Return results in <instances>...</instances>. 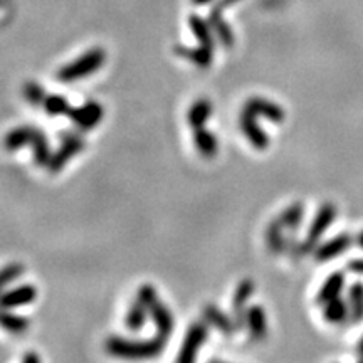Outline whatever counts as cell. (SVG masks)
Wrapping results in <instances>:
<instances>
[{"instance_id":"6da1fadb","label":"cell","mask_w":363,"mask_h":363,"mask_svg":"<svg viewBox=\"0 0 363 363\" xmlns=\"http://www.w3.org/2000/svg\"><path fill=\"white\" fill-rule=\"evenodd\" d=\"M165 341L167 338H163L162 335L145 341H131L119 337H111L106 341V350L115 357L126 358V360H143V358H153L160 355L165 348Z\"/></svg>"},{"instance_id":"7a4b0ae2","label":"cell","mask_w":363,"mask_h":363,"mask_svg":"<svg viewBox=\"0 0 363 363\" xmlns=\"http://www.w3.org/2000/svg\"><path fill=\"white\" fill-rule=\"evenodd\" d=\"M105 59L106 54L103 49H99V47L90 49L87 53L83 54L81 58H78L76 61L71 62V65L61 67V69L58 71L59 81L74 83L78 81V79L96 73L99 67L105 65Z\"/></svg>"},{"instance_id":"3957f363","label":"cell","mask_w":363,"mask_h":363,"mask_svg":"<svg viewBox=\"0 0 363 363\" xmlns=\"http://www.w3.org/2000/svg\"><path fill=\"white\" fill-rule=\"evenodd\" d=\"M86 142L81 135L76 133H62V145L59 146V150L53 153L49 163H47V170L51 174H58L59 170H62L67 165V162L71 158L76 157L79 151L85 150Z\"/></svg>"},{"instance_id":"277c9868","label":"cell","mask_w":363,"mask_h":363,"mask_svg":"<svg viewBox=\"0 0 363 363\" xmlns=\"http://www.w3.org/2000/svg\"><path fill=\"white\" fill-rule=\"evenodd\" d=\"M335 217H337V209H335L333 203H325L320 210H318L316 217L311 222L308 235H306V241L303 242L301 253L313 249L318 244V241L321 239V235L328 230V227L333 224Z\"/></svg>"},{"instance_id":"5b68a950","label":"cell","mask_w":363,"mask_h":363,"mask_svg":"<svg viewBox=\"0 0 363 363\" xmlns=\"http://www.w3.org/2000/svg\"><path fill=\"white\" fill-rule=\"evenodd\" d=\"M209 338V330L203 323H194L189 330H187L185 340L182 343L180 353H178V363H192L197 358L199 350L203 343Z\"/></svg>"},{"instance_id":"8992f818","label":"cell","mask_w":363,"mask_h":363,"mask_svg":"<svg viewBox=\"0 0 363 363\" xmlns=\"http://www.w3.org/2000/svg\"><path fill=\"white\" fill-rule=\"evenodd\" d=\"M103 115H105V111L98 101H87L83 106L71 108L69 111V118L73 119L74 125L85 131L98 126L103 119Z\"/></svg>"},{"instance_id":"52a82bcc","label":"cell","mask_w":363,"mask_h":363,"mask_svg":"<svg viewBox=\"0 0 363 363\" xmlns=\"http://www.w3.org/2000/svg\"><path fill=\"white\" fill-rule=\"evenodd\" d=\"M37 298V289L33 285H21L17 288L6 289L0 293V308L14 310L21 306L31 305Z\"/></svg>"},{"instance_id":"ba28073f","label":"cell","mask_w":363,"mask_h":363,"mask_svg":"<svg viewBox=\"0 0 363 363\" xmlns=\"http://www.w3.org/2000/svg\"><path fill=\"white\" fill-rule=\"evenodd\" d=\"M246 113L254 115V117H264L273 123H282L286 118L285 110L276 103L269 101L264 98H251L244 106Z\"/></svg>"},{"instance_id":"9c48e42d","label":"cell","mask_w":363,"mask_h":363,"mask_svg":"<svg viewBox=\"0 0 363 363\" xmlns=\"http://www.w3.org/2000/svg\"><path fill=\"white\" fill-rule=\"evenodd\" d=\"M241 130L247 138V142L254 146L256 150H266L269 146L271 140L266 135V131L261 128V125L258 123V117L251 113H242L241 117Z\"/></svg>"},{"instance_id":"30bf717a","label":"cell","mask_w":363,"mask_h":363,"mask_svg":"<svg viewBox=\"0 0 363 363\" xmlns=\"http://www.w3.org/2000/svg\"><path fill=\"white\" fill-rule=\"evenodd\" d=\"M254 289H256V286H254V282L251 281V279H242V281L239 282L237 289H235L233 298V310H234V321L235 325H237V328H241V326L246 323V313H247L246 305L251 299V296H253Z\"/></svg>"},{"instance_id":"8fae6325","label":"cell","mask_w":363,"mask_h":363,"mask_svg":"<svg viewBox=\"0 0 363 363\" xmlns=\"http://www.w3.org/2000/svg\"><path fill=\"white\" fill-rule=\"evenodd\" d=\"M352 242H353L352 235L348 234L337 235V237L330 239V241L323 242V244L318 246L316 251H314V258H316L318 261H330V259H335L337 256H340L341 253H345V251L352 246Z\"/></svg>"},{"instance_id":"7c38bea8","label":"cell","mask_w":363,"mask_h":363,"mask_svg":"<svg viewBox=\"0 0 363 363\" xmlns=\"http://www.w3.org/2000/svg\"><path fill=\"white\" fill-rule=\"evenodd\" d=\"M39 131L41 130L34 128V126H19V128L10 130L3 137V149L7 151H15L24 149L26 145H33Z\"/></svg>"},{"instance_id":"4fadbf2b","label":"cell","mask_w":363,"mask_h":363,"mask_svg":"<svg viewBox=\"0 0 363 363\" xmlns=\"http://www.w3.org/2000/svg\"><path fill=\"white\" fill-rule=\"evenodd\" d=\"M246 325L254 341H262L267 337V320L262 306H251L246 313Z\"/></svg>"},{"instance_id":"5bb4252c","label":"cell","mask_w":363,"mask_h":363,"mask_svg":"<svg viewBox=\"0 0 363 363\" xmlns=\"http://www.w3.org/2000/svg\"><path fill=\"white\" fill-rule=\"evenodd\" d=\"M175 54H177L178 58H183L187 59V61L194 62V65L199 67H209L214 61V49L203 47L201 44H199V47H175Z\"/></svg>"},{"instance_id":"9a60e30c","label":"cell","mask_w":363,"mask_h":363,"mask_svg":"<svg viewBox=\"0 0 363 363\" xmlns=\"http://www.w3.org/2000/svg\"><path fill=\"white\" fill-rule=\"evenodd\" d=\"M203 318L209 325H212L219 331H222L224 335H233L237 330L234 318H229V314H226L224 311L214 305H207L203 308Z\"/></svg>"},{"instance_id":"2e32d148","label":"cell","mask_w":363,"mask_h":363,"mask_svg":"<svg viewBox=\"0 0 363 363\" xmlns=\"http://www.w3.org/2000/svg\"><path fill=\"white\" fill-rule=\"evenodd\" d=\"M150 316L153 320L155 326H157L158 335H162L163 338H169L174 331V316H171L170 310L160 301L153 303L150 308Z\"/></svg>"},{"instance_id":"e0dca14e","label":"cell","mask_w":363,"mask_h":363,"mask_svg":"<svg viewBox=\"0 0 363 363\" xmlns=\"http://www.w3.org/2000/svg\"><path fill=\"white\" fill-rule=\"evenodd\" d=\"M194 145L202 157L212 158L217 155L219 140L215 135H212L209 130H205L202 126V128L194 130Z\"/></svg>"},{"instance_id":"ac0fdd59","label":"cell","mask_w":363,"mask_h":363,"mask_svg":"<svg viewBox=\"0 0 363 363\" xmlns=\"http://www.w3.org/2000/svg\"><path fill=\"white\" fill-rule=\"evenodd\" d=\"M343 288H345V274L338 271V273H333L325 282H323L320 291H318L316 301L320 303V305H325V303L331 301V299L340 296Z\"/></svg>"},{"instance_id":"d6986e66","label":"cell","mask_w":363,"mask_h":363,"mask_svg":"<svg viewBox=\"0 0 363 363\" xmlns=\"http://www.w3.org/2000/svg\"><path fill=\"white\" fill-rule=\"evenodd\" d=\"M189 26L190 29H192V33L195 37H197V41L201 46L203 47H209V49H214L215 47V39L212 35V26H210V22L203 21L202 17H199V15H190L189 19Z\"/></svg>"},{"instance_id":"ffe728a7","label":"cell","mask_w":363,"mask_h":363,"mask_svg":"<svg viewBox=\"0 0 363 363\" xmlns=\"http://www.w3.org/2000/svg\"><path fill=\"white\" fill-rule=\"evenodd\" d=\"M212 115V103L209 99H199L190 106L189 113H187V123H189L192 128H202L205 126L207 119Z\"/></svg>"},{"instance_id":"44dd1931","label":"cell","mask_w":363,"mask_h":363,"mask_svg":"<svg viewBox=\"0 0 363 363\" xmlns=\"http://www.w3.org/2000/svg\"><path fill=\"white\" fill-rule=\"evenodd\" d=\"M0 328L9 331V333L21 335L29 330V320L21 316V314L12 313L9 310L0 308Z\"/></svg>"},{"instance_id":"7402d4cb","label":"cell","mask_w":363,"mask_h":363,"mask_svg":"<svg viewBox=\"0 0 363 363\" xmlns=\"http://www.w3.org/2000/svg\"><path fill=\"white\" fill-rule=\"evenodd\" d=\"M323 316L330 323H341L343 320L350 316L348 301L341 299L340 296L325 303V310H323Z\"/></svg>"},{"instance_id":"603a6c76","label":"cell","mask_w":363,"mask_h":363,"mask_svg":"<svg viewBox=\"0 0 363 363\" xmlns=\"http://www.w3.org/2000/svg\"><path fill=\"white\" fill-rule=\"evenodd\" d=\"M348 308L350 320L358 323L363 320V285L355 282L348 289Z\"/></svg>"},{"instance_id":"cb8c5ba5","label":"cell","mask_w":363,"mask_h":363,"mask_svg":"<svg viewBox=\"0 0 363 363\" xmlns=\"http://www.w3.org/2000/svg\"><path fill=\"white\" fill-rule=\"evenodd\" d=\"M150 310L146 308V306H143L142 303H133V305L130 306V311L128 314H126V328L131 330V331H138L142 330L143 326H145L146 323V316H149Z\"/></svg>"},{"instance_id":"d4e9b609","label":"cell","mask_w":363,"mask_h":363,"mask_svg":"<svg viewBox=\"0 0 363 363\" xmlns=\"http://www.w3.org/2000/svg\"><path fill=\"white\" fill-rule=\"evenodd\" d=\"M210 26H212L215 35L221 41V44L224 47H233L234 46V33L230 29V26L227 24L222 15H215V17H209Z\"/></svg>"},{"instance_id":"484cf974","label":"cell","mask_w":363,"mask_h":363,"mask_svg":"<svg viewBox=\"0 0 363 363\" xmlns=\"http://www.w3.org/2000/svg\"><path fill=\"white\" fill-rule=\"evenodd\" d=\"M44 111L49 117H61V115H69L71 106L69 101L61 94H47L46 101H44Z\"/></svg>"},{"instance_id":"4316f807","label":"cell","mask_w":363,"mask_h":363,"mask_svg":"<svg viewBox=\"0 0 363 363\" xmlns=\"http://www.w3.org/2000/svg\"><path fill=\"white\" fill-rule=\"evenodd\" d=\"M303 215H305V209H303L301 203L296 202L293 203V205H289L285 212L279 215L278 221L279 224L285 227V229H294V227L301 224Z\"/></svg>"},{"instance_id":"83f0119b","label":"cell","mask_w":363,"mask_h":363,"mask_svg":"<svg viewBox=\"0 0 363 363\" xmlns=\"http://www.w3.org/2000/svg\"><path fill=\"white\" fill-rule=\"evenodd\" d=\"M282 227L279 224V221H274L273 224L267 227L266 233V241H267V247H269L273 253H281L285 249V235H282Z\"/></svg>"},{"instance_id":"f1b7e54d","label":"cell","mask_w":363,"mask_h":363,"mask_svg":"<svg viewBox=\"0 0 363 363\" xmlns=\"http://www.w3.org/2000/svg\"><path fill=\"white\" fill-rule=\"evenodd\" d=\"M24 271L26 269H24L21 262H12V264L3 266L2 269H0V293L6 291L10 282L17 281V279L24 274Z\"/></svg>"},{"instance_id":"f546056e","label":"cell","mask_w":363,"mask_h":363,"mask_svg":"<svg viewBox=\"0 0 363 363\" xmlns=\"http://www.w3.org/2000/svg\"><path fill=\"white\" fill-rule=\"evenodd\" d=\"M24 98H26L31 105L41 106V105H44V101H46L47 93H46V90L39 85V83L27 81L26 85H24Z\"/></svg>"},{"instance_id":"4dcf8cb0","label":"cell","mask_w":363,"mask_h":363,"mask_svg":"<svg viewBox=\"0 0 363 363\" xmlns=\"http://www.w3.org/2000/svg\"><path fill=\"white\" fill-rule=\"evenodd\" d=\"M137 301L142 303L143 306H146V308L150 310L151 305L158 301V299H157V289H155L151 285H143L142 288L138 289V293H137Z\"/></svg>"},{"instance_id":"1f68e13d","label":"cell","mask_w":363,"mask_h":363,"mask_svg":"<svg viewBox=\"0 0 363 363\" xmlns=\"http://www.w3.org/2000/svg\"><path fill=\"white\" fill-rule=\"evenodd\" d=\"M239 0H219L217 3H215V7L210 12V15H222V12H224L227 7L234 6V3H237Z\"/></svg>"},{"instance_id":"d6a6232c","label":"cell","mask_w":363,"mask_h":363,"mask_svg":"<svg viewBox=\"0 0 363 363\" xmlns=\"http://www.w3.org/2000/svg\"><path fill=\"white\" fill-rule=\"evenodd\" d=\"M348 271L353 274H360V276H363V259H353V261H350Z\"/></svg>"},{"instance_id":"836d02e7","label":"cell","mask_w":363,"mask_h":363,"mask_svg":"<svg viewBox=\"0 0 363 363\" xmlns=\"http://www.w3.org/2000/svg\"><path fill=\"white\" fill-rule=\"evenodd\" d=\"M22 362H26V363H39V362H41V357H39L37 353H27V355H24V357H22Z\"/></svg>"},{"instance_id":"e575fe53","label":"cell","mask_w":363,"mask_h":363,"mask_svg":"<svg viewBox=\"0 0 363 363\" xmlns=\"http://www.w3.org/2000/svg\"><path fill=\"white\" fill-rule=\"evenodd\" d=\"M355 242H357L358 247H362V249H363V230H362L360 234L357 235V239H355Z\"/></svg>"},{"instance_id":"d590c367","label":"cell","mask_w":363,"mask_h":363,"mask_svg":"<svg viewBox=\"0 0 363 363\" xmlns=\"http://www.w3.org/2000/svg\"><path fill=\"white\" fill-rule=\"evenodd\" d=\"M210 0H194L195 6H205V3H209Z\"/></svg>"},{"instance_id":"8d00e7d4","label":"cell","mask_w":363,"mask_h":363,"mask_svg":"<svg viewBox=\"0 0 363 363\" xmlns=\"http://www.w3.org/2000/svg\"><path fill=\"white\" fill-rule=\"evenodd\" d=\"M358 355L363 358V340L360 341V345H358Z\"/></svg>"}]
</instances>
